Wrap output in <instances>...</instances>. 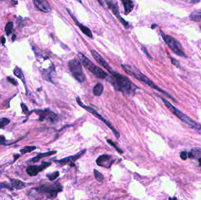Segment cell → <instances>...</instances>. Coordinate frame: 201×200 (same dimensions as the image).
<instances>
[{"instance_id":"9a60e30c","label":"cell","mask_w":201,"mask_h":200,"mask_svg":"<svg viewBox=\"0 0 201 200\" xmlns=\"http://www.w3.org/2000/svg\"><path fill=\"white\" fill-rule=\"evenodd\" d=\"M67 11L69 13L70 16L72 17V18L73 19V20L74 21V22L75 23L76 25L79 28V29L81 30V31L85 34L86 35V36H88L89 38H92V34L91 32V31L86 27L84 26L83 24H81L77 20L76 18L74 16V15L72 14V13L71 12V11L69 10V9H67Z\"/></svg>"},{"instance_id":"ba28073f","label":"cell","mask_w":201,"mask_h":200,"mask_svg":"<svg viewBox=\"0 0 201 200\" xmlns=\"http://www.w3.org/2000/svg\"><path fill=\"white\" fill-rule=\"evenodd\" d=\"M34 189L40 194L47 195L48 198H54L59 192L62 191V188L61 185H44Z\"/></svg>"},{"instance_id":"d6986e66","label":"cell","mask_w":201,"mask_h":200,"mask_svg":"<svg viewBox=\"0 0 201 200\" xmlns=\"http://www.w3.org/2000/svg\"><path fill=\"white\" fill-rule=\"evenodd\" d=\"M122 3L124 6L125 15L130 13L134 8V4L132 1H122Z\"/></svg>"},{"instance_id":"277c9868","label":"cell","mask_w":201,"mask_h":200,"mask_svg":"<svg viewBox=\"0 0 201 200\" xmlns=\"http://www.w3.org/2000/svg\"><path fill=\"white\" fill-rule=\"evenodd\" d=\"M78 58L80 59L83 66L95 75L97 77L100 79H105L108 77V74L101 68L96 66L93 62H92L88 58H87L83 54L78 53Z\"/></svg>"},{"instance_id":"52a82bcc","label":"cell","mask_w":201,"mask_h":200,"mask_svg":"<svg viewBox=\"0 0 201 200\" xmlns=\"http://www.w3.org/2000/svg\"><path fill=\"white\" fill-rule=\"evenodd\" d=\"M68 67L72 76L76 80L79 82H83L86 80L85 75L79 61L76 59L69 61L68 62Z\"/></svg>"},{"instance_id":"44dd1931","label":"cell","mask_w":201,"mask_h":200,"mask_svg":"<svg viewBox=\"0 0 201 200\" xmlns=\"http://www.w3.org/2000/svg\"><path fill=\"white\" fill-rule=\"evenodd\" d=\"M13 72L14 73V75L17 77H18L20 80H21V81L24 83V85H25V77H24V75L21 70V69L20 68H19L18 67L16 66V68L14 69L13 70Z\"/></svg>"},{"instance_id":"e0dca14e","label":"cell","mask_w":201,"mask_h":200,"mask_svg":"<svg viewBox=\"0 0 201 200\" xmlns=\"http://www.w3.org/2000/svg\"><path fill=\"white\" fill-rule=\"evenodd\" d=\"M56 153H57V151H48V152H46V153H40L37 156H35L32 159H31L30 160V161L33 162V163H37L40 160H41L42 158L46 157H49V156H52L53 154H55Z\"/></svg>"},{"instance_id":"ac0fdd59","label":"cell","mask_w":201,"mask_h":200,"mask_svg":"<svg viewBox=\"0 0 201 200\" xmlns=\"http://www.w3.org/2000/svg\"><path fill=\"white\" fill-rule=\"evenodd\" d=\"M11 183L12 187L16 189H21L26 187L25 182L17 179L11 180Z\"/></svg>"},{"instance_id":"4dcf8cb0","label":"cell","mask_w":201,"mask_h":200,"mask_svg":"<svg viewBox=\"0 0 201 200\" xmlns=\"http://www.w3.org/2000/svg\"><path fill=\"white\" fill-rule=\"evenodd\" d=\"M180 157L183 160H186L187 158V153L186 151H182L180 154Z\"/></svg>"},{"instance_id":"ffe728a7","label":"cell","mask_w":201,"mask_h":200,"mask_svg":"<svg viewBox=\"0 0 201 200\" xmlns=\"http://www.w3.org/2000/svg\"><path fill=\"white\" fill-rule=\"evenodd\" d=\"M104 92V86L101 83H97L93 89V93L95 96H100Z\"/></svg>"},{"instance_id":"603a6c76","label":"cell","mask_w":201,"mask_h":200,"mask_svg":"<svg viewBox=\"0 0 201 200\" xmlns=\"http://www.w3.org/2000/svg\"><path fill=\"white\" fill-rule=\"evenodd\" d=\"M93 174H94V176L95 179L99 182H102L104 181V177L103 176V175L99 173L97 170L94 169L93 170Z\"/></svg>"},{"instance_id":"83f0119b","label":"cell","mask_w":201,"mask_h":200,"mask_svg":"<svg viewBox=\"0 0 201 200\" xmlns=\"http://www.w3.org/2000/svg\"><path fill=\"white\" fill-rule=\"evenodd\" d=\"M107 142H108V143L109 144H110L111 146L114 147L117 150V151L119 153L122 154V153H123V150H121L120 148H119V147L117 146V144H115V143H114V142H113L111 140H107Z\"/></svg>"},{"instance_id":"6da1fadb","label":"cell","mask_w":201,"mask_h":200,"mask_svg":"<svg viewBox=\"0 0 201 200\" xmlns=\"http://www.w3.org/2000/svg\"><path fill=\"white\" fill-rule=\"evenodd\" d=\"M110 82L116 90L126 94H130L138 89L127 77L114 72L110 78Z\"/></svg>"},{"instance_id":"8fae6325","label":"cell","mask_w":201,"mask_h":200,"mask_svg":"<svg viewBox=\"0 0 201 200\" xmlns=\"http://www.w3.org/2000/svg\"><path fill=\"white\" fill-rule=\"evenodd\" d=\"M114 161L115 160L112 158L111 156L108 154H103L98 157L96 160V163L99 166L109 168L111 167Z\"/></svg>"},{"instance_id":"ab89813d","label":"cell","mask_w":201,"mask_h":200,"mask_svg":"<svg viewBox=\"0 0 201 200\" xmlns=\"http://www.w3.org/2000/svg\"><path fill=\"white\" fill-rule=\"evenodd\" d=\"M15 38H16V35H13V41H14Z\"/></svg>"},{"instance_id":"3957f363","label":"cell","mask_w":201,"mask_h":200,"mask_svg":"<svg viewBox=\"0 0 201 200\" xmlns=\"http://www.w3.org/2000/svg\"><path fill=\"white\" fill-rule=\"evenodd\" d=\"M161 100L165 105L171 111V112L175 115L176 116H177L180 120H181L183 122L188 125L190 127L192 128L195 130H196L197 132L201 134V126L196 123L195 121L192 120L188 116H187L186 114L179 111L178 109H177L175 106L172 105L170 102H169L167 100L163 99V97H161Z\"/></svg>"},{"instance_id":"836d02e7","label":"cell","mask_w":201,"mask_h":200,"mask_svg":"<svg viewBox=\"0 0 201 200\" xmlns=\"http://www.w3.org/2000/svg\"><path fill=\"white\" fill-rule=\"evenodd\" d=\"M142 51L145 53V54L147 56V57H148L149 58H150V59H152V57H151V56L149 54V53L148 52V51H147V49H146V48L145 47H144V46H142Z\"/></svg>"},{"instance_id":"484cf974","label":"cell","mask_w":201,"mask_h":200,"mask_svg":"<svg viewBox=\"0 0 201 200\" xmlns=\"http://www.w3.org/2000/svg\"><path fill=\"white\" fill-rule=\"evenodd\" d=\"M10 123V120L6 118L0 119V129H3Z\"/></svg>"},{"instance_id":"8992f818","label":"cell","mask_w":201,"mask_h":200,"mask_svg":"<svg viewBox=\"0 0 201 200\" xmlns=\"http://www.w3.org/2000/svg\"><path fill=\"white\" fill-rule=\"evenodd\" d=\"M161 35L166 44L175 54L180 56H186L183 52L182 46L179 41H178L175 38H173L172 37L165 34L162 31Z\"/></svg>"},{"instance_id":"4316f807","label":"cell","mask_w":201,"mask_h":200,"mask_svg":"<svg viewBox=\"0 0 201 200\" xmlns=\"http://www.w3.org/2000/svg\"><path fill=\"white\" fill-rule=\"evenodd\" d=\"M59 175V171H55L50 174H48L47 175V177L51 181H54L56 180Z\"/></svg>"},{"instance_id":"5b68a950","label":"cell","mask_w":201,"mask_h":200,"mask_svg":"<svg viewBox=\"0 0 201 200\" xmlns=\"http://www.w3.org/2000/svg\"><path fill=\"white\" fill-rule=\"evenodd\" d=\"M76 102L78 104V105L82 107V108H84V109H85L86 111H88V112H89L91 114H92L93 116H94L95 118H96L98 119H99V120L100 121H102L103 122H104L111 130L112 132H113V133L114 134L115 136L117 138V139H119L120 137V133L116 130V129L114 127V126L111 125V123L108 122L107 119H105L104 118H103L101 115H100V114H99L95 109H93V108H91V107H89L88 106H86L85 105L83 104V103L81 101V100L79 99V97H77L76 98Z\"/></svg>"},{"instance_id":"74e56055","label":"cell","mask_w":201,"mask_h":200,"mask_svg":"<svg viewBox=\"0 0 201 200\" xmlns=\"http://www.w3.org/2000/svg\"><path fill=\"white\" fill-rule=\"evenodd\" d=\"M198 161H199V165H201V157H200V158L198 159Z\"/></svg>"},{"instance_id":"7402d4cb","label":"cell","mask_w":201,"mask_h":200,"mask_svg":"<svg viewBox=\"0 0 201 200\" xmlns=\"http://www.w3.org/2000/svg\"><path fill=\"white\" fill-rule=\"evenodd\" d=\"M190 18L192 20L195 21H198L201 19V11H194L190 15Z\"/></svg>"},{"instance_id":"cb8c5ba5","label":"cell","mask_w":201,"mask_h":200,"mask_svg":"<svg viewBox=\"0 0 201 200\" xmlns=\"http://www.w3.org/2000/svg\"><path fill=\"white\" fill-rule=\"evenodd\" d=\"M13 30V23L12 21L8 22L5 27V31L6 32L7 35H9L12 33Z\"/></svg>"},{"instance_id":"5bb4252c","label":"cell","mask_w":201,"mask_h":200,"mask_svg":"<svg viewBox=\"0 0 201 200\" xmlns=\"http://www.w3.org/2000/svg\"><path fill=\"white\" fill-rule=\"evenodd\" d=\"M86 152V150H82L81 151H79L78 153H77L74 156H69L67 157L66 158L61 159V160H54V161L58 164H61V165H65L66 164L69 163H74L76 160H77V159H78L79 157H81L82 156H83L85 153Z\"/></svg>"},{"instance_id":"d590c367","label":"cell","mask_w":201,"mask_h":200,"mask_svg":"<svg viewBox=\"0 0 201 200\" xmlns=\"http://www.w3.org/2000/svg\"><path fill=\"white\" fill-rule=\"evenodd\" d=\"M6 42V38H4V37H1V42L3 44H4Z\"/></svg>"},{"instance_id":"f1b7e54d","label":"cell","mask_w":201,"mask_h":200,"mask_svg":"<svg viewBox=\"0 0 201 200\" xmlns=\"http://www.w3.org/2000/svg\"><path fill=\"white\" fill-rule=\"evenodd\" d=\"M21 106L23 112V113H24V114L27 115V114H28V113H30V111H29L28 108L26 106V105H25V104H24L22 103V104H21Z\"/></svg>"},{"instance_id":"d6a6232c","label":"cell","mask_w":201,"mask_h":200,"mask_svg":"<svg viewBox=\"0 0 201 200\" xmlns=\"http://www.w3.org/2000/svg\"><path fill=\"white\" fill-rule=\"evenodd\" d=\"M0 187L1 188H9L10 189H12V187H11L8 184L6 183V182H3V183H1L0 184Z\"/></svg>"},{"instance_id":"e575fe53","label":"cell","mask_w":201,"mask_h":200,"mask_svg":"<svg viewBox=\"0 0 201 200\" xmlns=\"http://www.w3.org/2000/svg\"><path fill=\"white\" fill-rule=\"evenodd\" d=\"M172 59V63L173 64V65H176L177 66H179V62L175 59H174V58H172L171 59Z\"/></svg>"},{"instance_id":"1f68e13d","label":"cell","mask_w":201,"mask_h":200,"mask_svg":"<svg viewBox=\"0 0 201 200\" xmlns=\"http://www.w3.org/2000/svg\"><path fill=\"white\" fill-rule=\"evenodd\" d=\"M6 139L3 135H0V145H3L6 144Z\"/></svg>"},{"instance_id":"f35d334b","label":"cell","mask_w":201,"mask_h":200,"mask_svg":"<svg viewBox=\"0 0 201 200\" xmlns=\"http://www.w3.org/2000/svg\"><path fill=\"white\" fill-rule=\"evenodd\" d=\"M69 165H70L71 167H74L75 165V164H74V163H71V164H69Z\"/></svg>"},{"instance_id":"f546056e","label":"cell","mask_w":201,"mask_h":200,"mask_svg":"<svg viewBox=\"0 0 201 200\" xmlns=\"http://www.w3.org/2000/svg\"><path fill=\"white\" fill-rule=\"evenodd\" d=\"M7 80H8V81L10 83H11L12 85H14V86H17V85H18V82H17L15 79L12 78V77H7Z\"/></svg>"},{"instance_id":"30bf717a","label":"cell","mask_w":201,"mask_h":200,"mask_svg":"<svg viewBox=\"0 0 201 200\" xmlns=\"http://www.w3.org/2000/svg\"><path fill=\"white\" fill-rule=\"evenodd\" d=\"M106 3L107 4L108 8L113 11L114 14L120 21V22L123 24V25L126 28H128V27H130V25L125 20H124V19H123L120 15V11H119V7H118V5L117 3L113 1H106Z\"/></svg>"},{"instance_id":"2e32d148","label":"cell","mask_w":201,"mask_h":200,"mask_svg":"<svg viewBox=\"0 0 201 200\" xmlns=\"http://www.w3.org/2000/svg\"><path fill=\"white\" fill-rule=\"evenodd\" d=\"M34 3L35 7L42 12L48 13L51 10L50 4L45 0H35Z\"/></svg>"},{"instance_id":"4fadbf2b","label":"cell","mask_w":201,"mask_h":200,"mask_svg":"<svg viewBox=\"0 0 201 200\" xmlns=\"http://www.w3.org/2000/svg\"><path fill=\"white\" fill-rule=\"evenodd\" d=\"M91 53L93 56V58L96 60V61L101 66H103L105 69L108 70L111 73H114V72L113 71L111 67L109 65V64L107 62V61L100 56L96 51L92 50L91 51Z\"/></svg>"},{"instance_id":"7a4b0ae2","label":"cell","mask_w":201,"mask_h":200,"mask_svg":"<svg viewBox=\"0 0 201 200\" xmlns=\"http://www.w3.org/2000/svg\"><path fill=\"white\" fill-rule=\"evenodd\" d=\"M122 68L124 69V70L128 75H130L131 76H133L134 77H135V79H138L139 81H141L142 82H144V83L147 84V85H148L149 86H150L151 87H152V89L156 90L158 92H160L161 93H162L163 94H164L165 95H166L167 97H169L171 99H172V101L176 102L175 100L174 99V98H173L171 96H170L167 92H166L165 91L163 90L162 89H161V88H159V87H158L156 85H155V84L152 82L149 78H148L145 75H144L143 73H142L138 69H137L135 67H132L130 65H122Z\"/></svg>"},{"instance_id":"7c38bea8","label":"cell","mask_w":201,"mask_h":200,"mask_svg":"<svg viewBox=\"0 0 201 200\" xmlns=\"http://www.w3.org/2000/svg\"><path fill=\"white\" fill-rule=\"evenodd\" d=\"M51 163L44 161L41 164L38 165H30L27 167V173L30 176H36L40 172L42 171L48 166L51 165Z\"/></svg>"},{"instance_id":"9c48e42d","label":"cell","mask_w":201,"mask_h":200,"mask_svg":"<svg viewBox=\"0 0 201 200\" xmlns=\"http://www.w3.org/2000/svg\"><path fill=\"white\" fill-rule=\"evenodd\" d=\"M35 112L37 115H39L40 121H44L45 120H47L52 123H55L57 120V115L49 109L37 110L35 111Z\"/></svg>"},{"instance_id":"8d00e7d4","label":"cell","mask_w":201,"mask_h":200,"mask_svg":"<svg viewBox=\"0 0 201 200\" xmlns=\"http://www.w3.org/2000/svg\"><path fill=\"white\" fill-rule=\"evenodd\" d=\"M169 200H176V197H174V198H169Z\"/></svg>"},{"instance_id":"d4e9b609","label":"cell","mask_w":201,"mask_h":200,"mask_svg":"<svg viewBox=\"0 0 201 200\" xmlns=\"http://www.w3.org/2000/svg\"><path fill=\"white\" fill-rule=\"evenodd\" d=\"M37 149L35 146H27L23 148V149L20 150V152L21 154H24L27 153H30L34 150H35Z\"/></svg>"}]
</instances>
